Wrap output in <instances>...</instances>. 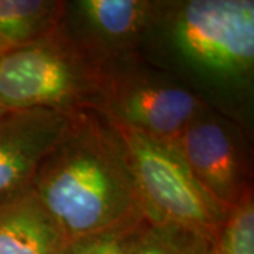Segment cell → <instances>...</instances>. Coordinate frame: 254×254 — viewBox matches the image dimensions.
<instances>
[{
  "mask_svg": "<svg viewBox=\"0 0 254 254\" xmlns=\"http://www.w3.org/2000/svg\"><path fill=\"white\" fill-rule=\"evenodd\" d=\"M138 54L250 128L253 0H157Z\"/></svg>",
  "mask_w": 254,
  "mask_h": 254,
  "instance_id": "cell-1",
  "label": "cell"
},
{
  "mask_svg": "<svg viewBox=\"0 0 254 254\" xmlns=\"http://www.w3.org/2000/svg\"><path fill=\"white\" fill-rule=\"evenodd\" d=\"M30 188L66 239L150 219L118 133L98 110L69 113Z\"/></svg>",
  "mask_w": 254,
  "mask_h": 254,
  "instance_id": "cell-2",
  "label": "cell"
},
{
  "mask_svg": "<svg viewBox=\"0 0 254 254\" xmlns=\"http://www.w3.org/2000/svg\"><path fill=\"white\" fill-rule=\"evenodd\" d=\"M106 64L58 24L31 44L0 55V105L9 112L96 110Z\"/></svg>",
  "mask_w": 254,
  "mask_h": 254,
  "instance_id": "cell-3",
  "label": "cell"
},
{
  "mask_svg": "<svg viewBox=\"0 0 254 254\" xmlns=\"http://www.w3.org/2000/svg\"><path fill=\"white\" fill-rule=\"evenodd\" d=\"M208 106L170 73L133 53L108 61L96 110L174 145L190 120Z\"/></svg>",
  "mask_w": 254,
  "mask_h": 254,
  "instance_id": "cell-4",
  "label": "cell"
},
{
  "mask_svg": "<svg viewBox=\"0 0 254 254\" xmlns=\"http://www.w3.org/2000/svg\"><path fill=\"white\" fill-rule=\"evenodd\" d=\"M108 120L125 148L150 219L218 235L229 210L205 192L177 148L115 120Z\"/></svg>",
  "mask_w": 254,
  "mask_h": 254,
  "instance_id": "cell-5",
  "label": "cell"
},
{
  "mask_svg": "<svg viewBox=\"0 0 254 254\" xmlns=\"http://www.w3.org/2000/svg\"><path fill=\"white\" fill-rule=\"evenodd\" d=\"M190 174L226 210L253 192L249 130L213 108H205L174 143Z\"/></svg>",
  "mask_w": 254,
  "mask_h": 254,
  "instance_id": "cell-6",
  "label": "cell"
},
{
  "mask_svg": "<svg viewBox=\"0 0 254 254\" xmlns=\"http://www.w3.org/2000/svg\"><path fill=\"white\" fill-rule=\"evenodd\" d=\"M157 0L65 1L60 26L108 63L138 53L154 17Z\"/></svg>",
  "mask_w": 254,
  "mask_h": 254,
  "instance_id": "cell-7",
  "label": "cell"
},
{
  "mask_svg": "<svg viewBox=\"0 0 254 254\" xmlns=\"http://www.w3.org/2000/svg\"><path fill=\"white\" fill-rule=\"evenodd\" d=\"M68 120L69 113L48 109L11 110L0 116V199L30 187Z\"/></svg>",
  "mask_w": 254,
  "mask_h": 254,
  "instance_id": "cell-8",
  "label": "cell"
},
{
  "mask_svg": "<svg viewBox=\"0 0 254 254\" xmlns=\"http://www.w3.org/2000/svg\"><path fill=\"white\" fill-rule=\"evenodd\" d=\"M66 242L30 187L0 199V254H63Z\"/></svg>",
  "mask_w": 254,
  "mask_h": 254,
  "instance_id": "cell-9",
  "label": "cell"
},
{
  "mask_svg": "<svg viewBox=\"0 0 254 254\" xmlns=\"http://www.w3.org/2000/svg\"><path fill=\"white\" fill-rule=\"evenodd\" d=\"M64 10L65 0H0V55L54 30Z\"/></svg>",
  "mask_w": 254,
  "mask_h": 254,
  "instance_id": "cell-10",
  "label": "cell"
},
{
  "mask_svg": "<svg viewBox=\"0 0 254 254\" xmlns=\"http://www.w3.org/2000/svg\"><path fill=\"white\" fill-rule=\"evenodd\" d=\"M127 254H219L218 235L147 219Z\"/></svg>",
  "mask_w": 254,
  "mask_h": 254,
  "instance_id": "cell-11",
  "label": "cell"
},
{
  "mask_svg": "<svg viewBox=\"0 0 254 254\" xmlns=\"http://www.w3.org/2000/svg\"><path fill=\"white\" fill-rule=\"evenodd\" d=\"M219 254H254V193L227 212L218 233Z\"/></svg>",
  "mask_w": 254,
  "mask_h": 254,
  "instance_id": "cell-12",
  "label": "cell"
},
{
  "mask_svg": "<svg viewBox=\"0 0 254 254\" xmlns=\"http://www.w3.org/2000/svg\"><path fill=\"white\" fill-rule=\"evenodd\" d=\"M147 219L130 220L96 233L68 239L63 254H127Z\"/></svg>",
  "mask_w": 254,
  "mask_h": 254,
  "instance_id": "cell-13",
  "label": "cell"
},
{
  "mask_svg": "<svg viewBox=\"0 0 254 254\" xmlns=\"http://www.w3.org/2000/svg\"><path fill=\"white\" fill-rule=\"evenodd\" d=\"M7 112H9V110H6L3 106H1V105H0V116H1V115H4V113H7Z\"/></svg>",
  "mask_w": 254,
  "mask_h": 254,
  "instance_id": "cell-14",
  "label": "cell"
}]
</instances>
